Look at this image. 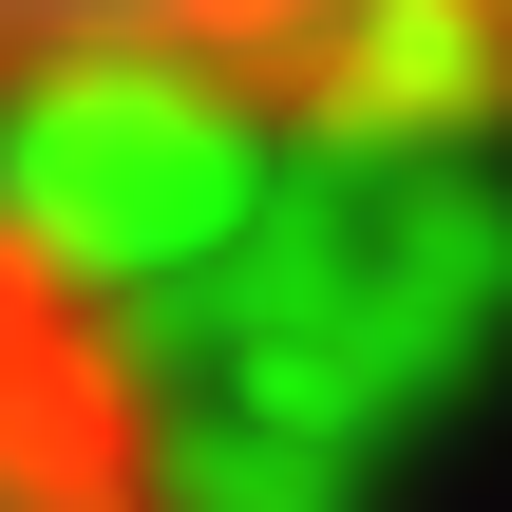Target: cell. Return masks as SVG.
<instances>
[{"mask_svg": "<svg viewBox=\"0 0 512 512\" xmlns=\"http://www.w3.org/2000/svg\"><path fill=\"white\" fill-rule=\"evenodd\" d=\"M0 114L266 152H512V0H0Z\"/></svg>", "mask_w": 512, "mask_h": 512, "instance_id": "6da1fadb", "label": "cell"}, {"mask_svg": "<svg viewBox=\"0 0 512 512\" xmlns=\"http://www.w3.org/2000/svg\"><path fill=\"white\" fill-rule=\"evenodd\" d=\"M0 512H209L133 323L0 209Z\"/></svg>", "mask_w": 512, "mask_h": 512, "instance_id": "7a4b0ae2", "label": "cell"}]
</instances>
